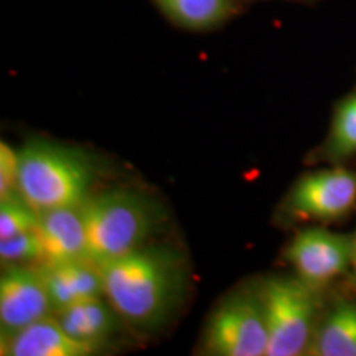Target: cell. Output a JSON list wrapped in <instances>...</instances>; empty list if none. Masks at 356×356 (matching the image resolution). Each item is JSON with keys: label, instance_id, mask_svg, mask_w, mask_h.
Returning a JSON list of instances; mask_svg holds the SVG:
<instances>
[{"label": "cell", "instance_id": "1", "mask_svg": "<svg viewBox=\"0 0 356 356\" xmlns=\"http://www.w3.org/2000/svg\"><path fill=\"white\" fill-rule=\"evenodd\" d=\"M104 297L124 322L154 330L177 304L181 269L167 249L142 246L99 267Z\"/></svg>", "mask_w": 356, "mask_h": 356}, {"label": "cell", "instance_id": "2", "mask_svg": "<svg viewBox=\"0 0 356 356\" xmlns=\"http://www.w3.org/2000/svg\"><path fill=\"white\" fill-rule=\"evenodd\" d=\"M17 191L38 213L76 207L91 197L95 180L83 154L44 140L22 147Z\"/></svg>", "mask_w": 356, "mask_h": 356}, {"label": "cell", "instance_id": "3", "mask_svg": "<svg viewBox=\"0 0 356 356\" xmlns=\"http://www.w3.org/2000/svg\"><path fill=\"white\" fill-rule=\"evenodd\" d=\"M84 211L89 261L97 267L145 246L157 221L152 203L144 195L126 188L91 195Z\"/></svg>", "mask_w": 356, "mask_h": 356}, {"label": "cell", "instance_id": "4", "mask_svg": "<svg viewBox=\"0 0 356 356\" xmlns=\"http://www.w3.org/2000/svg\"><path fill=\"white\" fill-rule=\"evenodd\" d=\"M259 292L269 330L266 356L305 353L317 314L314 287L299 277H269L261 284Z\"/></svg>", "mask_w": 356, "mask_h": 356}, {"label": "cell", "instance_id": "5", "mask_svg": "<svg viewBox=\"0 0 356 356\" xmlns=\"http://www.w3.org/2000/svg\"><path fill=\"white\" fill-rule=\"evenodd\" d=\"M269 330L261 292H238L222 300L208 320L204 353L266 356Z\"/></svg>", "mask_w": 356, "mask_h": 356}, {"label": "cell", "instance_id": "6", "mask_svg": "<svg viewBox=\"0 0 356 356\" xmlns=\"http://www.w3.org/2000/svg\"><path fill=\"white\" fill-rule=\"evenodd\" d=\"M50 315H53V305L40 266H3L0 277L2 340Z\"/></svg>", "mask_w": 356, "mask_h": 356}, {"label": "cell", "instance_id": "7", "mask_svg": "<svg viewBox=\"0 0 356 356\" xmlns=\"http://www.w3.org/2000/svg\"><path fill=\"white\" fill-rule=\"evenodd\" d=\"M287 259L309 286H325L348 269L353 261V238L325 228H307L289 244Z\"/></svg>", "mask_w": 356, "mask_h": 356}, {"label": "cell", "instance_id": "8", "mask_svg": "<svg viewBox=\"0 0 356 356\" xmlns=\"http://www.w3.org/2000/svg\"><path fill=\"white\" fill-rule=\"evenodd\" d=\"M356 204V172L332 168L307 173L291 193L297 215L320 221L338 220Z\"/></svg>", "mask_w": 356, "mask_h": 356}, {"label": "cell", "instance_id": "9", "mask_svg": "<svg viewBox=\"0 0 356 356\" xmlns=\"http://www.w3.org/2000/svg\"><path fill=\"white\" fill-rule=\"evenodd\" d=\"M84 203L38 213L37 231L43 244V264L89 261Z\"/></svg>", "mask_w": 356, "mask_h": 356}, {"label": "cell", "instance_id": "10", "mask_svg": "<svg viewBox=\"0 0 356 356\" xmlns=\"http://www.w3.org/2000/svg\"><path fill=\"white\" fill-rule=\"evenodd\" d=\"M53 314L78 302L102 297V275L99 267L91 261H71L60 264H40Z\"/></svg>", "mask_w": 356, "mask_h": 356}, {"label": "cell", "instance_id": "11", "mask_svg": "<svg viewBox=\"0 0 356 356\" xmlns=\"http://www.w3.org/2000/svg\"><path fill=\"white\" fill-rule=\"evenodd\" d=\"M95 353L96 350L71 338L55 315L38 320L2 340V355L7 356H89Z\"/></svg>", "mask_w": 356, "mask_h": 356}, {"label": "cell", "instance_id": "12", "mask_svg": "<svg viewBox=\"0 0 356 356\" xmlns=\"http://www.w3.org/2000/svg\"><path fill=\"white\" fill-rule=\"evenodd\" d=\"M53 315L71 338L96 351L113 335L121 318L104 296L78 302Z\"/></svg>", "mask_w": 356, "mask_h": 356}, {"label": "cell", "instance_id": "13", "mask_svg": "<svg viewBox=\"0 0 356 356\" xmlns=\"http://www.w3.org/2000/svg\"><path fill=\"white\" fill-rule=\"evenodd\" d=\"M309 355L356 356V304H340L325 320Z\"/></svg>", "mask_w": 356, "mask_h": 356}, {"label": "cell", "instance_id": "14", "mask_svg": "<svg viewBox=\"0 0 356 356\" xmlns=\"http://www.w3.org/2000/svg\"><path fill=\"white\" fill-rule=\"evenodd\" d=\"M168 19L190 30H207L231 15L234 0H155Z\"/></svg>", "mask_w": 356, "mask_h": 356}, {"label": "cell", "instance_id": "15", "mask_svg": "<svg viewBox=\"0 0 356 356\" xmlns=\"http://www.w3.org/2000/svg\"><path fill=\"white\" fill-rule=\"evenodd\" d=\"M38 225V211L13 191L0 197V239L35 229Z\"/></svg>", "mask_w": 356, "mask_h": 356}, {"label": "cell", "instance_id": "16", "mask_svg": "<svg viewBox=\"0 0 356 356\" xmlns=\"http://www.w3.org/2000/svg\"><path fill=\"white\" fill-rule=\"evenodd\" d=\"M333 159H345L356 154V95L346 97L338 106L330 136Z\"/></svg>", "mask_w": 356, "mask_h": 356}, {"label": "cell", "instance_id": "17", "mask_svg": "<svg viewBox=\"0 0 356 356\" xmlns=\"http://www.w3.org/2000/svg\"><path fill=\"white\" fill-rule=\"evenodd\" d=\"M0 261L3 266L43 262V244L37 228L0 239Z\"/></svg>", "mask_w": 356, "mask_h": 356}, {"label": "cell", "instance_id": "18", "mask_svg": "<svg viewBox=\"0 0 356 356\" xmlns=\"http://www.w3.org/2000/svg\"><path fill=\"white\" fill-rule=\"evenodd\" d=\"M20 168V152L8 145L7 142H0V197H6L17 191Z\"/></svg>", "mask_w": 356, "mask_h": 356}, {"label": "cell", "instance_id": "19", "mask_svg": "<svg viewBox=\"0 0 356 356\" xmlns=\"http://www.w3.org/2000/svg\"><path fill=\"white\" fill-rule=\"evenodd\" d=\"M351 266H353L356 274V234L353 236V261H351Z\"/></svg>", "mask_w": 356, "mask_h": 356}]
</instances>
